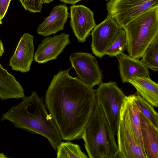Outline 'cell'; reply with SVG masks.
I'll return each mask as SVG.
<instances>
[{"label": "cell", "mask_w": 158, "mask_h": 158, "mask_svg": "<svg viewBox=\"0 0 158 158\" xmlns=\"http://www.w3.org/2000/svg\"><path fill=\"white\" fill-rule=\"evenodd\" d=\"M7 157L3 153H0V158H6Z\"/></svg>", "instance_id": "83f0119b"}, {"label": "cell", "mask_w": 158, "mask_h": 158, "mask_svg": "<svg viewBox=\"0 0 158 158\" xmlns=\"http://www.w3.org/2000/svg\"><path fill=\"white\" fill-rule=\"evenodd\" d=\"M129 83L132 85L139 95L153 106H158V84L149 77H137L130 79Z\"/></svg>", "instance_id": "ac0fdd59"}, {"label": "cell", "mask_w": 158, "mask_h": 158, "mask_svg": "<svg viewBox=\"0 0 158 158\" xmlns=\"http://www.w3.org/2000/svg\"><path fill=\"white\" fill-rule=\"evenodd\" d=\"M23 98L17 106L2 114L1 120L9 121L16 128L44 137L56 151L62 138L43 98L33 91Z\"/></svg>", "instance_id": "7a4b0ae2"}, {"label": "cell", "mask_w": 158, "mask_h": 158, "mask_svg": "<svg viewBox=\"0 0 158 158\" xmlns=\"http://www.w3.org/2000/svg\"><path fill=\"white\" fill-rule=\"evenodd\" d=\"M4 52V49L3 44L0 39V57L2 56Z\"/></svg>", "instance_id": "484cf974"}, {"label": "cell", "mask_w": 158, "mask_h": 158, "mask_svg": "<svg viewBox=\"0 0 158 158\" xmlns=\"http://www.w3.org/2000/svg\"><path fill=\"white\" fill-rule=\"evenodd\" d=\"M11 0H0V18L1 20L5 16Z\"/></svg>", "instance_id": "cb8c5ba5"}, {"label": "cell", "mask_w": 158, "mask_h": 158, "mask_svg": "<svg viewBox=\"0 0 158 158\" xmlns=\"http://www.w3.org/2000/svg\"><path fill=\"white\" fill-rule=\"evenodd\" d=\"M123 29L111 16L107 15L92 31L91 48L94 54L98 57H102Z\"/></svg>", "instance_id": "ba28073f"}, {"label": "cell", "mask_w": 158, "mask_h": 158, "mask_svg": "<svg viewBox=\"0 0 158 158\" xmlns=\"http://www.w3.org/2000/svg\"><path fill=\"white\" fill-rule=\"evenodd\" d=\"M117 57L120 75L123 83L128 82L130 79L137 77H149L148 69L139 59L123 53Z\"/></svg>", "instance_id": "9a60e30c"}, {"label": "cell", "mask_w": 158, "mask_h": 158, "mask_svg": "<svg viewBox=\"0 0 158 158\" xmlns=\"http://www.w3.org/2000/svg\"><path fill=\"white\" fill-rule=\"evenodd\" d=\"M54 0H43L42 2L43 3H49L52 2Z\"/></svg>", "instance_id": "4316f807"}, {"label": "cell", "mask_w": 158, "mask_h": 158, "mask_svg": "<svg viewBox=\"0 0 158 158\" xmlns=\"http://www.w3.org/2000/svg\"><path fill=\"white\" fill-rule=\"evenodd\" d=\"M158 6V0H110L106 4L108 15L123 28L149 9Z\"/></svg>", "instance_id": "8992f818"}, {"label": "cell", "mask_w": 158, "mask_h": 158, "mask_svg": "<svg viewBox=\"0 0 158 158\" xmlns=\"http://www.w3.org/2000/svg\"><path fill=\"white\" fill-rule=\"evenodd\" d=\"M135 96H126L120 109L119 119L128 127L136 141L145 151L140 130V111L135 101Z\"/></svg>", "instance_id": "4fadbf2b"}, {"label": "cell", "mask_w": 158, "mask_h": 158, "mask_svg": "<svg viewBox=\"0 0 158 158\" xmlns=\"http://www.w3.org/2000/svg\"><path fill=\"white\" fill-rule=\"evenodd\" d=\"M57 158H87L79 145L70 141L61 142L56 150Z\"/></svg>", "instance_id": "ffe728a7"}, {"label": "cell", "mask_w": 158, "mask_h": 158, "mask_svg": "<svg viewBox=\"0 0 158 158\" xmlns=\"http://www.w3.org/2000/svg\"><path fill=\"white\" fill-rule=\"evenodd\" d=\"M68 9L65 4L55 6L49 16L38 26L37 34L45 37L63 30L69 17Z\"/></svg>", "instance_id": "5bb4252c"}, {"label": "cell", "mask_w": 158, "mask_h": 158, "mask_svg": "<svg viewBox=\"0 0 158 158\" xmlns=\"http://www.w3.org/2000/svg\"><path fill=\"white\" fill-rule=\"evenodd\" d=\"M114 135L102 108L96 103L81 137L89 157L118 158Z\"/></svg>", "instance_id": "3957f363"}, {"label": "cell", "mask_w": 158, "mask_h": 158, "mask_svg": "<svg viewBox=\"0 0 158 158\" xmlns=\"http://www.w3.org/2000/svg\"><path fill=\"white\" fill-rule=\"evenodd\" d=\"M117 131L118 158H147L145 152L136 141L128 127L120 119Z\"/></svg>", "instance_id": "7c38bea8"}, {"label": "cell", "mask_w": 158, "mask_h": 158, "mask_svg": "<svg viewBox=\"0 0 158 158\" xmlns=\"http://www.w3.org/2000/svg\"><path fill=\"white\" fill-rule=\"evenodd\" d=\"M106 0V1H110V0Z\"/></svg>", "instance_id": "f546056e"}, {"label": "cell", "mask_w": 158, "mask_h": 158, "mask_svg": "<svg viewBox=\"0 0 158 158\" xmlns=\"http://www.w3.org/2000/svg\"><path fill=\"white\" fill-rule=\"evenodd\" d=\"M26 10L31 13H40L43 4V0H19Z\"/></svg>", "instance_id": "603a6c76"}, {"label": "cell", "mask_w": 158, "mask_h": 158, "mask_svg": "<svg viewBox=\"0 0 158 158\" xmlns=\"http://www.w3.org/2000/svg\"><path fill=\"white\" fill-rule=\"evenodd\" d=\"M127 44V36L125 31L123 29L107 50L105 55L110 57L117 56L123 53L126 49Z\"/></svg>", "instance_id": "7402d4cb"}, {"label": "cell", "mask_w": 158, "mask_h": 158, "mask_svg": "<svg viewBox=\"0 0 158 158\" xmlns=\"http://www.w3.org/2000/svg\"><path fill=\"white\" fill-rule=\"evenodd\" d=\"M2 20L0 18V24H1L2 23Z\"/></svg>", "instance_id": "f1b7e54d"}, {"label": "cell", "mask_w": 158, "mask_h": 158, "mask_svg": "<svg viewBox=\"0 0 158 158\" xmlns=\"http://www.w3.org/2000/svg\"><path fill=\"white\" fill-rule=\"evenodd\" d=\"M70 24L79 42H85L90 32L96 25L93 12L82 5L70 7Z\"/></svg>", "instance_id": "9c48e42d"}, {"label": "cell", "mask_w": 158, "mask_h": 158, "mask_svg": "<svg viewBox=\"0 0 158 158\" xmlns=\"http://www.w3.org/2000/svg\"><path fill=\"white\" fill-rule=\"evenodd\" d=\"M65 3L74 5L77 2L83 0H58Z\"/></svg>", "instance_id": "d4e9b609"}, {"label": "cell", "mask_w": 158, "mask_h": 158, "mask_svg": "<svg viewBox=\"0 0 158 158\" xmlns=\"http://www.w3.org/2000/svg\"><path fill=\"white\" fill-rule=\"evenodd\" d=\"M140 60L148 69L158 70V35L153 40L144 52Z\"/></svg>", "instance_id": "d6986e66"}, {"label": "cell", "mask_w": 158, "mask_h": 158, "mask_svg": "<svg viewBox=\"0 0 158 158\" xmlns=\"http://www.w3.org/2000/svg\"><path fill=\"white\" fill-rule=\"evenodd\" d=\"M24 90L15 77L0 63V98L2 100L18 99L25 97Z\"/></svg>", "instance_id": "e0dca14e"}, {"label": "cell", "mask_w": 158, "mask_h": 158, "mask_svg": "<svg viewBox=\"0 0 158 158\" xmlns=\"http://www.w3.org/2000/svg\"><path fill=\"white\" fill-rule=\"evenodd\" d=\"M135 101L140 112L158 128V114L154 106L139 95H135Z\"/></svg>", "instance_id": "44dd1931"}, {"label": "cell", "mask_w": 158, "mask_h": 158, "mask_svg": "<svg viewBox=\"0 0 158 158\" xmlns=\"http://www.w3.org/2000/svg\"><path fill=\"white\" fill-rule=\"evenodd\" d=\"M71 68L60 69L46 91L45 104L62 139L81 138L96 101L93 87L69 74Z\"/></svg>", "instance_id": "6da1fadb"}, {"label": "cell", "mask_w": 158, "mask_h": 158, "mask_svg": "<svg viewBox=\"0 0 158 158\" xmlns=\"http://www.w3.org/2000/svg\"><path fill=\"white\" fill-rule=\"evenodd\" d=\"M78 78L92 87L102 82V74L95 57L83 52L72 53L69 59Z\"/></svg>", "instance_id": "52a82bcc"}, {"label": "cell", "mask_w": 158, "mask_h": 158, "mask_svg": "<svg viewBox=\"0 0 158 158\" xmlns=\"http://www.w3.org/2000/svg\"><path fill=\"white\" fill-rule=\"evenodd\" d=\"M33 39V36L27 33L21 38L10 60L9 65L12 69L22 73L30 70L34 56Z\"/></svg>", "instance_id": "30bf717a"}, {"label": "cell", "mask_w": 158, "mask_h": 158, "mask_svg": "<svg viewBox=\"0 0 158 158\" xmlns=\"http://www.w3.org/2000/svg\"><path fill=\"white\" fill-rule=\"evenodd\" d=\"M95 91L97 104L102 108L112 132L117 131L125 95L116 82H102Z\"/></svg>", "instance_id": "5b68a950"}, {"label": "cell", "mask_w": 158, "mask_h": 158, "mask_svg": "<svg viewBox=\"0 0 158 158\" xmlns=\"http://www.w3.org/2000/svg\"><path fill=\"white\" fill-rule=\"evenodd\" d=\"M140 123L147 158H158V128L156 127L140 112Z\"/></svg>", "instance_id": "2e32d148"}, {"label": "cell", "mask_w": 158, "mask_h": 158, "mask_svg": "<svg viewBox=\"0 0 158 158\" xmlns=\"http://www.w3.org/2000/svg\"><path fill=\"white\" fill-rule=\"evenodd\" d=\"M123 29L127 36V52L131 57L139 59L158 35V6L139 15Z\"/></svg>", "instance_id": "277c9868"}, {"label": "cell", "mask_w": 158, "mask_h": 158, "mask_svg": "<svg viewBox=\"0 0 158 158\" xmlns=\"http://www.w3.org/2000/svg\"><path fill=\"white\" fill-rule=\"evenodd\" d=\"M70 43L69 35L64 33L44 39L34 54L35 61L43 64L56 59Z\"/></svg>", "instance_id": "8fae6325"}]
</instances>
